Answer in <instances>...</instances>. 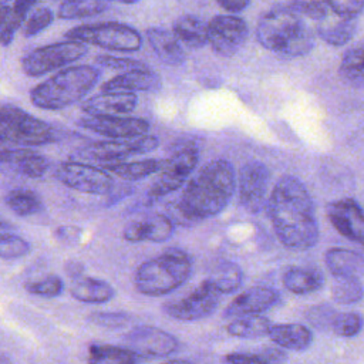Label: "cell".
<instances>
[{"label":"cell","mask_w":364,"mask_h":364,"mask_svg":"<svg viewBox=\"0 0 364 364\" xmlns=\"http://www.w3.org/2000/svg\"><path fill=\"white\" fill-rule=\"evenodd\" d=\"M266 205L273 230L286 247L307 250L317 243L318 225L314 203L299 178L282 176Z\"/></svg>","instance_id":"1"},{"label":"cell","mask_w":364,"mask_h":364,"mask_svg":"<svg viewBox=\"0 0 364 364\" xmlns=\"http://www.w3.org/2000/svg\"><path fill=\"white\" fill-rule=\"evenodd\" d=\"M236 191L233 165L226 159H215L186 183L181 198L172 206L176 222H198L220 213Z\"/></svg>","instance_id":"2"},{"label":"cell","mask_w":364,"mask_h":364,"mask_svg":"<svg viewBox=\"0 0 364 364\" xmlns=\"http://www.w3.org/2000/svg\"><path fill=\"white\" fill-rule=\"evenodd\" d=\"M98 78L100 70L92 65L68 67L36 85L30 100L40 109H63L91 91Z\"/></svg>","instance_id":"3"},{"label":"cell","mask_w":364,"mask_h":364,"mask_svg":"<svg viewBox=\"0 0 364 364\" xmlns=\"http://www.w3.org/2000/svg\"><path fill=\"white\" fill-rule=\"evenodd\" d=\"M191 273V256L181 249H168L138 266L134 284L145 296H164L181 287Z\"/></svg>","instance_id":"4"},{"label":"cell","mask_w":364,"mask_h":364,"mask_svg":"<svg viewBox=\"0 0 364 364\" xmlns=\"http://www.w3.org/2000/svg\"><path fill=\"white\" fill-rule=\"evenodd\" d=\"M0 138L16 145L37 146L55 141V134L47 122L4 104L0 105Z\"/></svg>","instance_id":"5"},{"label":"cell","mask_w":364,"mask_h":364,"mask_svg":"<svg viewBox=\"0 0 364 364\" xmlns=\"http://www.w3.org/2000/svg\"><path fill=\"white\" fill-rule=\"evenodd\" d=\"M65 37L70 41L92 44L101 48L124 53L138 51L142 46V37L135 28L115 21L78 26L68 30Z\"/></svg>","instance_id":"6"},{"label":"cell","mask_w":364,"mask_h":364,"mask_svg":"<svg viewBox=\"0 0 364 364\" xmlns=\"http://www.w3.org/2000/svg\"><path fill=\"white\" fill-rule=\"evenodd\" d=\"M304 27L301 17L289 7H274L259 18L256 38L264 48L279 55Z\"/></svg>","instance_id":"7"},{"label":"cell","mask_w":364,"mask_h":364,"mask_svg":"<svg viewBox=\"0 0 364 364\" xmlns=\"http://www.w3.org/2000/svg\"><path fill=\"white\" fill-rule=\"evenodd\" d=\"M159 139L154 135H141L127 139H111V141H98L77 149L71 159L75 162L81 161H94V162H108L117 164L118 161L128 158L131 155L146 154L156 149Z\"/></svg>","instance_id":"8"},{"label":"cell","mask_w":364,"mask_h":364,"mask_svg":"<svg viewBox=\"0 0 364 364\" xmlns=\"http://www.w3.org/2000/svg\"><path fill=\"white\" fill-rule=\"evenodd\" d=\"M88 53V47L78 41H61L38 47L21 58V68L30 77H40L53 70L68 65Z\"/></svg>","instance_id":"9"},{"label":"cell","mask_w":364,"mask_h":364,"mask_svg":"<svg viewBox=\"0 0 364 364\" xmlns=\"http://www.w3.org/2000/svg\"><path fill=\"white\" fill-rule=\"evenodd\" d=\"M54 175L63 185L82 193L104 195L108 193L114 185L111 173L85 162H61Z\"/></svg>","instance_id":"10"},{"label":"cell","mask_w":364,"mask_h":364,"mask_svg":"<svg viewBox=\"0 0 364 364\" xmlns=\"http://www.w3.org/2000/svg\"><path fill=\"white\" fill-rule=\"evenodd\" d=\"M198 161L199 152L193 145H186L175 151L164 161L161 175L149 188L148 195L155 199L179 189L186 182L189 173L196 168Z\"/></svg>","instance_id":"11"},{"label":"cell","mask_w":364,"mask_h":364,"mask_svg":"<svg viewBox=\"0 0 364 364\" xmlns=\"http://www.w3.org/2000/svg\"><path fill=\"white\" fill-rule=\"evenodd\" d=\"M270 171L260 161L246 162L239 172V202L249 213H259L267 203Z\"/></svg>","instance_id":"12"},{"label":"cell","mask_w":364,"mask_h":364,"mask_svg":"<svg viewBox=\"0 0 364 364\" xmlns=\"http://www.w3.org/2000/svg\"><path fill=\"white\" fill-rule=\"evenodd\" d=\"M208 27V43L220 57H230L247 38V24L233 14L215 16Z\"/></svg>","instance_id":"13"},{"label":"cell","mask_w":364,"mask_h":364,"mask_svg":"<svg viewBox=\"0 0 364 364\" xmlns=\"http://www.w3.org/2000/svg\"><path fill=\"white\" fill-rule=\"evenodd\" d=\"M219 299L220 294L203 280L202 284L188 296L166 303L164 306V311L172 318L181 321H193L210 316L216 310Z\"/></svg>","instance_id":"14"},{"label":"cell","mask_w":364,"mask_h":364,"mask_svg":"<svg viewBox=\"0 0 364 364\" xmlns=\"http://www.w3.org/2000/svg\"><path fill=\"white\" fill-rule=\"evenodd\" d=\"M124 343L138 357H166L178 348V340L171 333L152 326L134 327L125 334Z\"/></svg>","instance_id":"15"},{"label":"cell","mask_w":364,"mask_h":364,"mask_svg":"<svg viewBox=\"0 0 364 364\" xmlns=\"http://www.w3.org/2000/svg\"><path fill=\"white\" fill-rule=\"evenodd\" d=\"M326 212L338 233L364 246V210L354 199L344 198L330 202Z\"/></svg>","instance_id":"16"},{"label":"cell","mask_w":364,"mask_h":364,"mask_svg":"<svg viewBox=\"0 0 364 364\" xmlns=\"http://www.w3.org/2000/svg\"><path fill=\"white\" fill-rule=\"evenodd\" d=\"M78 125L108 136L112 139H127L145 135L149 129V124L141 118L132 117H82L78 121Z\"/></svg>","instance_id":"17"},{"label":"cell","mask_w":364,"mask_h":364,"mask_svg":"<svg viewBox=\"0 0 364 364\" xmlns=\"http://www.w3.org/2000/svg\"><path fill=\"white\" fill-rule=\"evenodd\" d=\"M280 294L266 286H256L245 290L236 296L226 307L225 317H246L259 316V313L266 311L279 301Z\"/></svg>","instance_id":"18"},{"label":"cell","mask_w":364,"mask_h":364,"mask_svg":"<svg viewBox=\"0 0 364 364\" xmlns=\"http://www.w3.org/2000/svg\"><path fill=\"white\" fill-rule=\"evenodd\" d=\"M136 101L134 92H101L85 100L81 109L90 117H119L134 111Z\"/></svg>","instance_id":"19"},{"label":"cell","mask_w":364,"mask_h":364,"mask_svg":"<svg viewBox=\"0 0 364 364\" xmlns=\"http://www.w3.org/2000/svg\"><path fill=\"white\" fill-rule=\"evenodd\" d=\"M173 233V222L165 215H154L128 223L124 229V239L128 242H155L168 240Z\"/></svg>","instance_id":"20"},{"label":"cell","mask_w":364,"mask_h":364,"mask_svg":"<svg viewBox=\"0 0 364 364\" xmlns=\"http://www.w3.org/2000/svg\"><path fill=\"white\" fill-rule=\"evenodd\" d=\"M0 166L28 178H41L48 169V161L33 149H0Z\"/></svg>","instance_id":"21"},{"label":"cell","mask_w":364,"mask_h":364,"mask_svg":"<svg viewBox=\"0 0 364 364\" xmlns=\"http://www.w3.org/2000/svg\"><path fill=\"white\" fill-rule=\"evenodd\" d=\"M146 38L156 57L164 64L176 67L186 60L185 48L172 31L159 27H151L146 30Z\"/></svg>","instance_id":"22"},{"label":"cell","mask_w":364,"mask_h":364,"mask_svg":"<svg viewBox=\"0 0 364 364\" xmlns=\"http://www.w3.org/2000/svg\"><path fill=\"white\" fill-rule=\"evenodd\" d=\"M161 88V78L151 70L122 73L102 84L104 92H134V91H156Z\"/></svg>","instance_id":"23"},{"label":"cell","mask_w":364,"mask_h":364,"mask_svg":"<svg viewBox=\"0 0 364 364\" xmlns=\"http://www.w3.org/2000/svg\"><path fill=\"white\" fill-rule=\"evenodd\" d=\"M326 266L337 279H358L364 274V256L361 253L331 247L324 255Z\"/></svg>","instance_id":"24"},{"label":"cell","mask_w":364,"mask_h":364,"mask_svg":"<svg viewBox=\"0 0 364 364\" xmlns=\"http://www.w3.org/2000/svg\"><path fill=\"white\" fill-rule=\"evenodd\" d=\"M70 293L78 301L90 304H102L114 297L115 290L111 287V284H108L104 280L80 276L71 280Z\"/></svg>","instance_id":"25"},{"label":"cell","mask_w":364,"mask_h":364,"mask_svg":"<svg viewBox=\"0 0 364 364\" xmlns=\"http://www.w3.org/2000/svg\"><path fill=\"white\" fill-rule=\"evenodd\" d=\"M269 337L274 344L294 351H301L307 348L313 340L311 331L306 326L297 323L272 324L269 330Z\"/></svg>","instance_id":"26"},{"label":"cell","mask_w":364,"mask_h":364,"mask_svg":"<svg viewBox=\"0 0 364 364\" xmlns=\"http://www.w3.org/2000/svg\"><path fill=\"white\" fill-rule=\"evenodd\" d=\"M172 33L181 44L188 48L198 50L208 43V27L200 18L191 14H183L173 21Z\"/></svg>","instance_id":"27"},{"label":"cell","mask_w":364,"mask_h":364,"mask_svg":"<svg viewBox=\"0 0 364 364\" xmlns=\"http://www.w3.org/2000/svg\"><path fill=\"white\" fill-rule=\"evenodd\" d=\"M284 287L294 294H307L323 286V276L311 267L291 266L283 274Z\"/></svg>","instance_id":"28"},{"label":"cell","mask_w":364,"mask_h":364,"mask_svg":"<svg viewBox=\"0 0 364 364\" xmlns=\"http://www.w3.org/2000/svg\"><path fill=\"white\" fill-rule=\"evenodd\" d=\"M36 6V1L31 0H18L13 6L3 4L0 7V43L7 46L14 37V31L26 20L27 13L31 7Z\"/></svg>","instance_id":"29"},{"label":"cell","mask_w":364,"mask_h":364,"mask_svg":"<svg viewBox=\"0 0 364 364\" xmlns=\"http://www.w3.org/2000/svg\"><path fill=\"white\" fill-rule=\"evenodd\" d=\"M242 280H243L242 269L235 262H229V260L218 263L205 279V282L219 294L235 291L242 284Z\"/></svg>","instance_id":"30"},{"label":"cell","mask_w":364,"mask_h":364,"mask_svg":"<svg viewBox=\"0 0 364 364\" xmlns=\"http://www.w3.org/2000/svg\"><path fill=\"white\" fill-rule=\"evenodd\" d=\"M320 21L321 23L317 24L318 37L324 40L327 44L336 46V47L347 44L353 38L357 30L355 20H347L340 17H334V18L326 17Z\"/></svg>","instance_id":"31"},{"label":"cell","mask_w":364,"mask_h":364,"mask_svg":"<svg viewBox=\"0 0 364 364\" xmlns=\"http://www.w3.org/2000/svg\"><path fill=\"white\" fill-rule=\"evenodd\" d=\"M162 164L164 161H159V159H144V161H134V162L105 164L102 169L125 181H138L155 172H159L162 169Z\"/></svg>","instance_id":"32"},{"label":"cell","mask_w":364,"mask_h":364,"mask_svg":"<svg viewBox=\"0 0 364 364\" xmlns=\"http://www.w3.org/2000/svg\"><path fill=\"white\" fill-rule=\"evenodd\" d=\"M87 361L88 364H138V355L125 347L91 344Z\"/></svg>","instance_id":"33"},{"label":"cell","mask_w":364,"mask_h":364,"mask_svg":"<svg viewBox=\"0 0 364 364\" xmlns=\"http://www.w3.org/2000/svg\"><path fill=\"white\" fill-rule=\"evenodd\" d=\"M338 73L347 84L354 87L364 85V41L344 53Z\"/></svg>","instance_id":"34"},{"label":"cell","mask_w":364,"mask_h":364,"mask_svg":"<svg viewBox=\"0 0 364 364\" xmlns=\"http://www.w3.org/2000/svg\"><path fill=\"white\" fill-rule=\"evenodd\" d=\"M272 321L263 316H246L230 321L226 326V331L230 336L240 338H256L269 334Z\"/></svg>","instance_id":"35"},{"label":"cell","mask_w":364,"mask_h":364,"mask_svg":"<svg viewBox=\"0 0 364 364\" xmlns=\"http://www.w3.org/2000/svg\"><path fill=\"white\" fill-rule=\"evenodd\" d=\"M6 205L18 216H28L40 212L43 209V202L40 196L30 189H13L4 198Z\"/></svg>","instance_id":"36"},{"label":"cell","mask_w":364,"mask_h":364,"mask_svg":"<svg viewBox=\"0 0 364 364\" xmlns=\"http://www.w3.org/2000/svg\"><path fill=\"white\" fill-rule=\"evenodd\" d=\"M108 7L107 1L98 0H67L58 7L57 16L64 20L84 18L90 16H97Z\"/></svg>","instance_id":"37"},{"label":"cell","mask_w":364,"mask_h":364,"mask_svg":"<svg viewBox=\"0 0 364 364\" xmlns=\"http://www.w3.org/2000/svg\"><path fill=\"white\" fill-rule=\"evenodd\" d=\"M331 296L340 304H354L363 299L364 289L358 279H337L331 287Z\"/></svg>","instance_id":"38"},{"label":"cell","mask_w":364,"mask_h":364,"mask_svg":"<svg viewBox=\"0 0 364 364\" xmlns=\"http://www.w3.org/2000/svg\"><path fill=\"white\" fill-rule=\"evenodd\" d=\"M30 253V243L11 233H0V257L6 260L18 259Z\"/></svg>","instance_id":"39"},{"label":"cell","mask_w":364,"mask_h":364,"mask_svg":"<svg viewBox=\"0 0 364 364\" xmlns=\"http://www.w3.org/2000/svg\"><path fill=\"white\" fill-rule=\"evenodd\" d=\"M64 283L58 276H47L40 280L26 283V290L40 297H57L63 293Z\"/></svg>","instance_id":"40"},{"label":"cell","mask_w":364,"mask_h":364,"mask_svg":"<svg viewBox=\"0 0 364 364\" xmlns=\"http://www.w3.org/2000/svg\"><path fill=\"white\" fill-rule=\"evenodd\" d=\"M337 314L338 313L331 306L317 304V306H311L306 311V318L313 327L318 330H331Z\"/></svg>","instance_id":"41"},{"label":"cell","mask_w":364,"mask_h":364,"mask_svg":"<svg viewBox=\"0 0 364 364\" xmlns=\"http://www.w3.org/2000/svg\"><path fill=\"white\" fill-rule=\"evenodd\" d=\"M363 318L357 313H338L331 330L340 337H354L361 331Z\"/></svg>","instance_id":"42"},{"label":"cell","mask_w":364,"mask_h":364,"mask_svg":"<svg viewBox=\"0 0 364 364\" xmlns=\"http://www.w3.org/2000/svg\"><path fill=\"white\" fill-rule=\"evenodd\" d=\"M54 20V13L48 7H40L37 9L24 23L23 33L26 37H33L47 28Z\"/></svg>","instance_id":"43"},{"label":"cell","mask_w":364,"mask_h":364,"mask_svg":"<svg viewBox=\"0 0 364 364\" xmlns=\"http://www.w3.org/2000/svg\"><path fill=\"white\" fill-rule=\"evenodd\" d=\"M95 61L105 68L124 71V73L149 70V67L145 63L134 60V58H124V57H114V55H97Z\"/></svg>","instance_id":"44"},{"label":"cell","mask_w":364,"mask_h":364,"mask_svg":"<svg viewBox=\"0 0 364 364\" xmlns=\"http://www.w3.org/2000/svg\"><path fill=\"white\" fill-rule=\"evenodd\" d=\"M290 10H293L299 16H306L313 20H323L327 17L328 7L326 1H304V0H296L287 4Z\"/></svg>","instance_id":"45"},{"label":"cell","mask_w":364,"mask_h":364,"mask_svg":"<svg viewBox=\"0 0 364 364\" xmlns=\"http://www.w3.org/2000/svg\"><path fill=\"white\" fill-rule=\"evenodd\" d=\"M326 4L337 17L347 20H355L364 10V0H331Z\"/></svg>","instance_id":"46"},{"label":"cell","mask_w":364,"mask_h":364,"mask_svg":"<svg viewBox=\"0 0 364 364\" xmlns=\"http://www.w3.org/2000/svg\"><path fill=\"white\" fill-rule=\"evenodd\" d=\"M90 320L94 324L109 327V328H117L122 327L128 323V316L124 313H112V311H97L90 316Z\"/></svg>","instance_id":"47"},{"label":"cell","mask_w":364,"mask_h":364,"mask_svg":"<svg viewBox=\"0 0 364 364\" xmlns=\"http://www.w3.org/2000/svg\"><path fill=\"white\" fill-rule=\"evenodd\" d=\"M225 358L229 364H270L263 351L259 353V354H255V353H232V354H228Z\"/></svg>","instance_id":"48"},{"label":"cell","mask_w":364,"mask_h":364,"mask_svg":"<svg viewBox=\"0 0 364 364\" xmlns=\"http://www.w3.org/2000/svg\"><path fill=\"white\" fill-rule=\"evenodd\" d=\"M218 4L228 10V11H232V13H237V11H242L243 9H246L250 3L247 0H219Z\"/></svg>","instance_id":"49"},{"label":"cell","mask_w":364,"mask_h":364,"mask_svg":"<svg viewBox=\"0 0 364 364\" xmlns=\"http://www.w3.org/2000/svg\"><path fill=\"white\" fill-rule=\"evenodd\" d=\"M54 235L58 240H71V239L78 237L80 229L74 228V226H61L54 232Z\"/></svg>","instance_id":"50"},{"label":"cell","mask_w":364,"mask_h":364,"mask_svg":"<svg viewBox=\"0 0 364 364\" xmlns=\"http://www.w3.org/2000/svg\"><path fill=\"white\" fill-rule=\"evenodd\" d=\"M65 270H67V274H70V277H71V280H73V279H77V277L82 276L84 267H82V264L78 263V262H68L67 266H65Z\"/></svg>","instance_id":"51"},{"label":"cell","mask_w":364,"mask_h":364,"mask_svg":"<svg viewBox=\"0 0 364 364\" xmlns=\"http://www.w3.org/2000/svg\"><path fill=\"white\" fill-rule=\"evenodd\" d=\"M164 364H191V363L185 360H169V361H165Z\"/></svg>","instance_id":"52"},{"label":"cell","mask_w":364,"mask_h":364,"mask_svg":"<svg viewBox=\"0 0 364 364\" xmlns=\"http://www.w3.org/2000/svg\"><path fill=\"white\" fill-rule=\"evenodd\" d=\"M0 229H10L9 222H6L3 218H0Z\"/></svg>","instance_id":"53"},{"label":"cell","mask_w":364,"mask_h":364,"mask_svg":"<svg viewBox=\"0 0 364 364\" xmlns=\"http://www.w3.org/2000/svg\"><path fill=\"white\" fill-rule=\"evenodd\" d=\"M1 144H3V139H1V138H0V146H1Z\"/></svg>","instance_id":"54"}]
</instances>
